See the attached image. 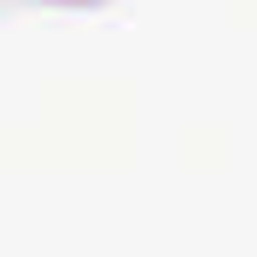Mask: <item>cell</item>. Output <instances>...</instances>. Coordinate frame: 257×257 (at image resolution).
I'll return each instance as SVG.
<instances>
[]
</instances>
